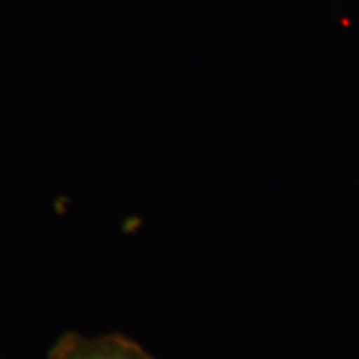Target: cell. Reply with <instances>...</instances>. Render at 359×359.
<instances>
[{
  "instance_id": "1",
  "label": "cell",
  "mask_w": 359,
  "mask_h": 359,
  "mask_svg": "<svg viewBox=\"0 0 359 359\" xmlns=\"http://www.w3.org/2000/svg\"><path fill=\"white\" fill-rule=\"evenodd\" d=\"M48 359H151L140 346L120 336L70 334L62 338Z\"/></svg>"
}]
</instances>
